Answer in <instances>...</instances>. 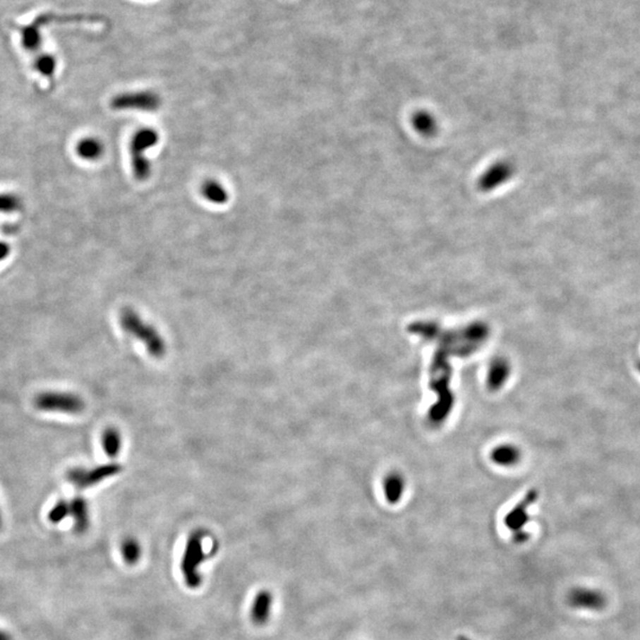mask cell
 Segmentation results:
<instances>
[{"mask_svg": "<svg viewBox=\"0 0 640 640\" xmlns=\"http://www.w3.org/2000/svg\"><path fill=\"white\" fill-rule=\"evenodd\" d=\"M120 325L128 334L144 343L147 351L153 357L160 358L167 352V344L153 326L141 319L140 315L132 308H123L120 312Z\"/></svg>", "mask_w": 640, "mask_h": 640, "instance_id": "obj_1", "label": "cell"}, {"mask_svg": "<svg viewBox=\"0 0 640 640\" xmlns=\"http://www.w3.org/2000/svg\"><path fill=\"white\" fill-rule=\"evenodd\" d=\"M95 17H89V16L82 15H55V13H44V15L38 16L37 18L30 23L29 25L16 26V29L20 35V42H22L23 48L28 52L40 54L42 41V30L50 24H68V23H81V22H97Z\"/></svg>", "mask_w": 640, "mask_h": 640, "instance_id": "obj_2", "label": "cell"}, {"mask_svg": "<svg viewBox=\"0 0 640 640\" xmlns=\"http://www.w3.org/2000/svg\"><path fill=\"white\" fill-rule=\"evenodd\" d=\"M159 141L157 131L150 127H145L137 131L131 139L130 153L132 171L137 181H147L151 176L152 167L150 160L146 157V152L156 146Z\"/></svg>", "mask_w": 640, "mask_h": 640, "instance_id": "obj_3", "label": "cell"}, {"mask_svg": "<svg viewBox=\"0 0 640 640\" xmlns=\"http://www.w3.org/2000/svg\"><path fill=\"white\" fill-rule=\"evenodd\" d=\"M203 540L204 536L200 531L193 533L186 542L184 555L181 559V574L186 580V586L190 588H197L202 584L200 566L204 560L207 559V554L204 552Z\"/></svg>", "mask_w": 640, "mask_h": 640, "instance_id": "obj_4", "label": "cell"}, {"mask_svg": "<svg viewBox=\"0 0 640 640\" xmlns=\"http://www.w3.org/2000/svg\"><path fill=\"white\" fill-rule=\"evenodd\" d=\"M35 407L43 411H62L78 414L85 409V401L73 392H45L35 397Z\"/></svg>", "mask_w": 640, "mask_h": 640, "instance_id": "obj_5", "label": "cell"}, {"mask_svg": "<svg viewBox=\"0 0 640 640\" xmlns=\"http://www.w3.org/2000/svg\"><path fill=\"white\" fill-rule=\"evenodd\" d=\"M162 99L156 92L140 90L131 93L119 94L111 101V107L115 111H156L159 109Z\"/></svg>", "mask_w": 640, "mask_h": 640, "instance_id": "obj_6", "label": "cell"}, {"mask_svg": "<svg viewBox=\"0 0 640 640\" xmlns=\"http://www.w3.org/2000/svg\"><path fill=\"white\" fill-rule=\"evenodd\" d=\"M121 471H123V467L118 464H106V465L94 467V469L74 467L68 471L67 481L74 485L75 488L85 490L99 484L101 481H106L107 478L116 476Z\"/></svg>", "mask_w": 640, "mask_h": 640, "instance_id": "obj_7", "label": "cell"}, {"mask_svg": "<svg viewBox=\"0 0 640 640\" xmlns=\"http://www.w3.org/2000/svg\"><path fill=\"white\" fill-rule=\"evenodd\" d=\"M570 607L582 611L600 612L607 606V598L600 589L575 587L567 598Z\"/></svg>", "mask_w": 640, "mask_h": 640, "instance_id": "obj_8", "label": "cell"}, {"mask_svg": "<svg viewBox=\"0 0 640 640\" xmlns=\"http://www.w3.org/2000/svg\"><path fill=\"white\" fill-rule=\"evenodd\" d=\"M514 174V167L507 160H500L481 174L478 179V189L481 193H490L507 183Z\"/></svg>", "mask_w": 640, "mask_h": 640, "instance_id": "obj_9", "label": "cell"}, {"mask_svg": "<svg viewBox=\"0 0 640 640\" xmlns=\"http://www.w3.org/2000/svg\"><path fill=\"white\" fill-rule=\"evenodd\" d=\"M273 608V596L270 591L262 589L256 593L250 607V618L258 626L266 625L270 620Z\"/></svg>", "mask_w": 640, "mask_h": 640, "instance_id": "obj_10", "label": "cell"}, {"mask_svg": "<svg viewBox=\"0 0 640 640\" xmlns=\"http://www.w3.org/2000/svg\"><path fill=\"white\" fill-rule=\"evenodd\" d=\"M71 516L74 519V530L78 533H85L89 528V509L87 500L81 496H76L69 502Z\"/></svg>", "mask_w": 640, "mask_h": 640, "instance_id": "obj_11", "label": "cell"}, {"mask_svg": "<svg viewBox=\"0 0 640 640\" xmlns=\"http://www.w3.org/2000/svg\"><path fill=\"white\" fill-rule=\"evenodd\" d=\"M104 147L99 139L93 137L83 138L76 145V153L83 160L95 162L104 155Z\"/></svg>", "mask_w": 640, "mask_h": 640, "instance_id": "obj_12", "label": "cell"}, {"mask_svg": "<svg viewBox=\"0 0 640 640\" xmlns=\"http://www.w3.org/2000/svg\"><path fill=\"white\" fill-rule=\"evenodd\" d=\"M415 131L425 137H433L437 133V123L433 115L425 111H415L411 116Z\"/></svg>", "mask_w": 640, "mask_h": 640, "instance_id": "obj_13", "label": "cell"}, {"mask_svg": "<svg viewBox=\"0 0 640 640\" xmlns=\"http://www.w3.org/2000/svg\"><path fill=\"white\" fill-rule=\"evenodd\" d=\"M200 193H202V196L209 200L210 203L224 204L227 203V200H229V195H228L226 188L214 179L204 181Z\"/></svg>", "mask_w": 640, "mask_h": 640, "instance_id": "obj_14", "label": "cell"}, {"mask_svg": "<svg viewBox=\"0 0 640 640\" xmlns=\"http://www.w3.org/2000/svg\"><path fill=\"white\" fill-rule=\"evenodd\" d=\"M101 444L104 447V451L109 458H115L121 449V435L119 433L116 428H107L102 433L101 437Z\"/></svg>", "mask_w": 640, "mask_h": 640, "instance_id": "obj_15", "label": "cell"}, {"mask_svg": "<svg viewBox=\"0 0 640 640\" xmlns=\"http://www.w3.org/2000/svg\"><path fill=\"white\" fill-rule=\"evenodd\" d=\"M120 553H121L125 563H127L128 566H134L139 562L141 557L140 543L134 537H126L121 542Z\"/></svg>", "mask_w": 640, "mask_h": 640, "instance_id": "obj_16", "label": "cell"}, {"mask_svg": "<svg viewBox=\"0 0 640 640\" xmlns=\"http://www.w3.org/2000/svg\"><path fill=\"white\" fill-rule=\"evenodd\" d=\"M34 67L38 74L47 78H52L55 74L57 62L55 57L50 54L40 52L38 55L35 56Z\"/></svg>", "mask_w": 640, "mask_h": 640, "instance_id": "obj_17", "label": "cell"}, {"mask_svg": "<svg viewBox=\"0 0 640 640\" xmlns=\"http://www.w3.org/2000/svg\"><path fill=\"white\" fill-rule=\"evenodd\" d=\"M23 202L20 197L16 193H0V212L12 214L22 209Z\"/></svg>", "mask_w": 640, "mask_h": 640, "instance_id": "obj_18", "label": "cell"}, {"mask_svg": "<svg viewBox=\"0 0 640 640\" xmlns=\"http://www.w3.org/2000/svg\"><path fill=\"white\" fill-rule=\"evenodd\" d=\"M68 516H71V503L67 500H61L49 511L48 519L52 524H57L64 521Z\"/></svg>", "mask_w": 640, "mask_h": 640, "instance_id": "obj_19", "label": "cell"}, {"mask_svg": "<svg viewBox=\"0 0 640 640\" xmlns=\"http://www.w3.org/2000/svg\"><path fill=\"white\" fill-rule=\"evenodd\" d=\"M497 459L502 460V463L505 464L511 463V461L516 459V458H514V452L503 449V451H500L497 453Z\"/></svg>", "mask_w": 640, "mask_h": 640, "instance_id": "obj_20", "label": "cell"}, {"mask_svg": "<svg viewBox=\"0 0 640 640\" xmlns=\"http://www.w3.org/2000/svg\"><path fill=\"white\" fill-rule=\"evenodd\" d=\"M10 253H11L10 246L8 243H5V242H0V262L4 261L10 255Z\"/></svg>", "mask_w": 640, "mask_h": 640, "instance_id": "obj_21", "label": "cell"}, {"mask_svg": "<svg viewBox=\"0 0 640 640\" xmlns=\"http://www.w3.org/2000/svg\"><path fill=\"white\" fill-rule=\"evenodd\" d=\"M0 640H13V636H12L11 633L8 632V631L0 629Z\"/></svg>", "mask_w": 640, "mask_h": 640, "instance_id": "obj_22", "label": "cell"}, {"mask_svg": "<svg viewBox=\"0 0 640 640\" xmlns=\"http://www.w3.org/2000/svg\"><path fill=\"white\" fill-rule=\"evenodd\" d=\"M3 526V519H1V514H0V528Z\"/></svg>", "mask_w": 640, "mask_h": 640, "instance_id": "obj_23", "label": "cell"}, {"mask_svg": "<svg viewBox=\"0 0 640 640\" xmlns=\"http://www.w3.org/2000/svg\"><path fill=\"white\" fill-rule=\"evenodd\" d=\"M459 640H470V639H467V638H464V636H460Z\"/></svg>", "mask_w": 640, "mask_h": 640, "instance_id": "obj_24", "label": "cell"}, {"mask_svg": "<svg viewBox=\"0 0 640 640\" xmlns=\"http://www.w3.org/2000/svg\"><path fill=\"white\" fill-rule=\"evenodd\" d=\"M639 368H640V364H639Z\"/></svg>", "mask_w": 640, "mask_h": 640, "instance_id": "obj_25", "label": "cell"}]
</instances>
